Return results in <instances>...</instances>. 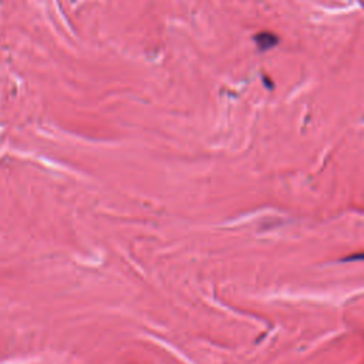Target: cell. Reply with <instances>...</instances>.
Here are the masks:
<instances>
[{
    "label": "cell",
    "instance_id": "1",
    "mask_svg": "<svg viewBox=\"0 0 364 364\" xmlns=\"http://www.w3.org/2000/svg\"><path fill=\"white\" fill-rule=\"evenodd\" d=\"M255 43H256V47L259 51H268L270 48H273L276 46L277 43L280 41V39L277 37L275 33L270 32H262L258 33L254 37Z\"/></svg>",
    "mask_w": 364,
    "mask_h": 364
},
{
    "label": "cell",
    "instance_id": "2",
    "mask_svg": "<svg viewBox=\"0 0 364 364\" xmlns=\"http://www.w3.org/2000/svg\"><path fill=\"white\" fill-rule=\"evenodd\" d=\"M341 262H364V252L350 255L348 258H344V259H341Z\"/></svg>",
    "mask_w": 364,
    "mask_h": 364
}]
</instances>
